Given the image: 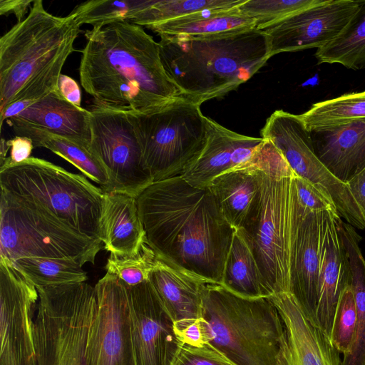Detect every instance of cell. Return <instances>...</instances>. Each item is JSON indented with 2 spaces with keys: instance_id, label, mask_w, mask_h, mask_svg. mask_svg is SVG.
I'll return each instance as SVG.
<instances>
[{
  "instance_id": "3957f363",
  "label": "cell",
  "mask_w": 365,
  "mask_h": 365,
  "mask_svg": "<svg viewBox=\"0 0 365 365\" xmlns=\"http://www.w3.org/2000/svg\"><path fill=\"white\" fill-rule=\"evenodd\" d=\"M164 69L182 97L202 104L250 80L270 58L263 30L205 36H161Z\"/></svg>"
},
{
  "instance_id": "277c9868",
  "label": "cell",
  "mask_w": 365,
  "mask_h": 365,
  "mask_svg": "<svg viewBox=\"0 0 365 365\" xmlns=\"http://www.w3.org/2000/svg\"><path fill=\"white\" fill-rule=\"evenodd\" d=\"M70 14L57 16L36 0L29 15L0 38V113L58 91V82L81 32Z\"/></svg>"
},
{
  "instance_id": "8d00e7d4",
  "label": "cell",
  "mask_w": 365,
  "mask_h": 365,
  "mask_svg": "<svg viewBox=\"0 0 365 365\" xmlns=\"http://www.w3.org/2000/svg\"><path fill=\"white\" fill-rule=\"evenodd\" d=\"M297 198L309 211H331L338 213L329 194L323 189L299 176L294 177Z\"/></svg>"
},
{
  "instance_id": "d6986e66",
  "label": "cell",
  "mask_w": 365,
  "mask_h": 365,
  "mask_svg": "<svg viewBox=\"0 0 365 365\" xmlns=\"http://www.w3.org/2000/svg\"><path fill=\"white\" fill-rule=\"evenodd\" d=\"M259 149L247 164L219 175L208 187L235 230L247 229L257 214L262 185Z\"/></svg>"
},
{
  "instance_id": "1f68e13d",
  "label": "cell",
  "mask_w": 365,
  "mask_h": 365,
  "mask_svg": "<svg viewBox=\"0 0 365 365\" xmlns=\"http://www.w3.org/2000/svg\"><path fill=\"white\" fill-rule=\"evenodd\" d=\"M153 0H91L81 3L70 13L82 26L89 24L93 29L119 21L130 22Z\"/></svg>"
},
{
  "instance_id": "e575fe53",
  "label": "cell",
  "mask_w": 365,
  "mask_h": 365,
  "mask_svg": "<svg viewBox=\"0 0 365 365\" xmlns=\"http://www.w3.org/2000/svg\"><path fill=\"white\" fill-rule=\"evenodd\" d=\"M157 259L153 250L145 243L135 257H119L110 254L105 268L106 272L116 276L125 284L135 286L149 279Z\"/></svg>"
},
{
  "instance_id": "603a6c76",
  "label": "cell",
  "mask_w": 365,
  "mask_h": 365,
  "mask_svg": "<svg viewBox=\"0 0 365 365\" xmlns=\"http://www.w3.org/2000/svg\"><path fill=\"white\" fill-rule=\"evenodd\" d=\"M310 133L316 155L342 182L365 168V118Z\"/></svg>"
},
{
  "instance_id": "74e56055",
  "label": "cell",
  "mask_w": 365,
  "mask_h": 365,
  "mask_svg": "<svg viewBox=\"0 0 365 365\" xmlns=\"http://www.w3.org/2000/svg\"><path fill=\"white\" fill-rule=\"evenodd\" d=\"M174 365H234L222 354L207 345L183 344Z\"/></svg>"
},
{
  "instance_id": "8992f818",
  "label": "cell",
  "mask_w": 365,
  "mask_h": 365,
  "mask_svg": "<svg viewBox=\"0 0 365 365\" xmlns=\"http://www.w3.org/2000/svg\"><path fill=\"white\" fill-rule=\"evenodd\" d=\"M200 322L205 345L234 365H276L284 328L269 297H243L206 284Z\"/></svg>"
},
{
  "instance_id": "f1b7e54d",
  "label": "cell",
  "mask_w": 365,
  "mask_h": 365,
  "mask_svg": "<svg viewBox=\"0 0 365 365\" xmlns=\"http://www.w3.org/2000/svg\"><path fill=\"white\" fill-rule=\"evenodd\" d=\"M298 115L309 132L365 118V91L317 102Z\"/></svg>"
},
{
  "instance_id": "9a60e30c",
  "label": "cell",
  "mask_w": 365,
  "mask_h": 365,
  "mask_svg": "<svg viewBox=\"0 0 365 365\" xmlns=\"http://www.w3.org/2000/svg\"><path fill=\"white\" fill-rule=\"evenodd\" d=\"M136 365H174L183 346L149 279L125 284Z\"/></svg>"
},
{
  "instance_id": "ac0fdd59",
  "label": "cell",
  "mask_w": 365,
  "mask_h": 365,
  "mask_svg": "<svg viewBox=\"0 0 365 365\" xmlns=\"http://www.w3.org/2000/svg\"><path fill=\"white\" fill-rule=\"evenodd\" d=\"M284 324L276 365H341L340 352L301 311L289 292L269 297Z\"/></svg>"
},
{
  "instance_id": "cb8c5ba5",
  "label": "cell",
  "mask_w": 365,
  "mask_h": 365,
  "mask_svg": "<svg viewBox=\"0 0 365 365\" xmlns=\"http://www.w3.org/2000/svg\"><path fill=\"white\" fill-rule=\"evenodd\" d=\"M150 282L175 322V330L201 317L205 282L157 259Z\"/></svg>"
},
{
  "instance_id": "4316f807",
  "label": "cell",
  "mask_w": 365,
  "mask_h": 365,
  "mask_svg": "<svg viewBox=\"0 0 365 365\" xmlns=\"http://www.w3.org/2000/svg\"><path fill=\"white\" fill-rule=\"evenodd\" d=\"M15 136L26 137L34 148L50 150L68 161L85 176L98 184L103 192H108L110 180L108 173L90 149L68 138L46 130L23 125H10Z\"/></svg>"
},
{
  "instance_id": "5bb4252c",
  "label": "cell",
  "mask_w": 365,
  "mask_h": 365,
  "mask_svg": "<svg viewBox=\"0 0 365 365\" xmlns=\"http://www.w3.org/2000/svg\"><path fill=\"white\" fill-rule=\"evenodd\" d=\"M365 0H324L264 29L269 55L320 48L339 37Z\"/></svg>"
},
{
  "instance_id": "44dd1931",
  "label": "cell",
  "mask_w": 365,
  "mask_h": 365,
  "mask_svg": "<svg viewBox=\"0 0 365 365\" xmlns=\"http://www.w3.org/2000/svg\"><path fill=\"white\" fill-rule=\"evenodd\" d=\"M10 125L37 128L68 138L88 148L91 138V112L76 106L55 91L36 101L17 115L6 120Z\"/></svg>"
},
{
  "instance_id": "7c38bea8",
  "label": "cell",
  "mask_w": 365,
  "mask_h": 365,
  "mask_svg": "<svg viewBox=\"0 0 365 365\" xmlns=\"http://www.w3.org/2000/svg\"><path fill=\"white\" fill-rule=\"evenodd\" d=\"M94 287L97 304L87 341L88 365H136L125 284L106 272Z\"/></svg>"
},
{
  "instance_id": "ee69618b",
  "label": "cell",
  "mask_w": 365,
  "mask_h": 365,
  "mask_svg": "<svg viewBox=\"0 0 365 365\" xmlns=\"http://www.w3.org/2000/svg\"><path fill=\"white\" fill-rule=\"evenodd\" d=\"M10 149L9 145L7 143V140L4 138H1V149H0V163L4 162V160L7 158L6 153Z\"/></svg>"
},
{
  "instance_id": "836d02e7",
  "label": "cell",
  "mask_w": 365,
  "mask_h": 365,
  "mask_svg": "<svg viewBox=\"0 0 365 365\" xmlns=\"http://www.w3.org/2000/svg\"><path fill=\"white\" fill-rule=\"evenodd\" d=\"M323 1L245 0L239 6V11L255 21L257 29L263 30L293 14L319 4Z\"/></svg>"
},
{
  "instance_id": "6da1fadb",
  "label": "cell",
  "mask_w": 365,
  "mask_h": 365,
  "mask_svg": "<svg viewBox=\"0 0 365 365\" xmlns=\"http://www.w3.org/2000/svg\"><path fill=\"white\" fill-rule=\"evenodd\" d=\"M146 243L158 258L208 284H222L235 229L207 189L180 175L155 181L137 197Z\"/></svg>"
},
{
  "instance_id": "83f0119b",
  "label": "cell",
  "mask_w": 365,
  "mask_h": 365,
  "mask_svg": "<svg viewBox=\"0 0 365 365\" xmlns=\"http://www.w3.org/2000/svg\"><path fill=\"white\" fill-rule=\"evenodd\" d=\"M360 239L351 236L344 241L350 267L351 287L357 311L354 339L341 365H365V259L359 247Z\"/></svg>"
},
{
  "instance_id": "7bdbcfd3",
  "label": "cell",
  "mask_w": 365,
  "mask_h": 365,
  "mask_svg": "<svg viewBox=\"0 0 365 365\" xmlns=\"http://www.w3.org/2000/svg\"><path fill=\"white\" fill-rule=\"evenodd\" d=\"M346 184L365 215V168L349 180Z\"/></svg>"
},
{
  "instance_id": "ba28073f",
  "label": "cell",
  "mask_w": 365,
  "mask_h": 365,
  "mask_svg": "<svg viewBox=\"0 0 365 365\" xmlns=\"http://www.w3.org/2000/svg\"><path fill=\"white\" fill-rule=\"evenodd\" d=\"M33 333L37 365H88L95 287L85 282L36 287Z\"/></svg>"
},
{
  "instance_id": "60d3db41",
  "label": "cell",
  "mask_w": 365,
  "mask_h": 365,
  "mask_svg": "<svg viewBox=\"0 0 365 365\" xmlns=\"http://www.w3.org/2000/svg\"><path fill=\"white\" fill-rule=\"evenodd\" d=\"M60 94L68 101L76 106L81 104V91L76 80L65 74H61L58 82Z\"/></svg>"
},
{
  "instance_id": "8fae6325",
  "label": "cell",
  "mask_w": 365,
  "mask_h": 365,
  "mask_svg": "<svg viewBox=\"0 0 365 365\" xmlns=\"http://www.w3.org/2000/svg\"><path fill=\"white\" fill-rule=\"evenodd\" d=\"M91 152L106 169L109 192L137 197L153 180L145 168L141 148L127 112L92 105Z\"/></svg>"
},
{
  "instance_id": "5b68a950",
  "label": "cell",
  "mask_w": 365,
  "mask_h": 365,
  "mask_svg": "<svg viewBox=\"0 0 365 365\" xmlns=\"http://www.w3.org/2000/svg\"><path fill=\"white\" fill-rule=\"evenodd\" d=\"M258 158L260 203L255 220L245 230L271 297L289 292L293 243L302 206L294 182L297 175L269 140L264 139Z\"/></svg>"
},
{
  "instance_id": "2e32d148",
  "label": "cell",
  "mask_w": 365,
  "mask_h": 365,
  "mask_svg": "<svg viewBox=\"0 0 365 365\" xmlns=\"http://www.w3.org/2000/svg\"><path fill=\"white\" fill-rule=\"evenodd\" d=\"M328 212L309 211L302 206L293 243L289 293L304 316L315 326Z\"/></svg>"
},
{
  "instance_id": "30bf717a",
  "label": "cell",
  "mask_w": 365,
  "mask_h": 365,
  "mask_svg": "<svg viewBox=\"0 0 365 365\" xmlns=\"http://www.w3.org/2000/svg\"><path fill=\"white\" fill-rule=\"evenodd\" d=\"M200 106L181 97L148 111L127 112L141 148L144 165L153 182L180 175L202 147L207 117Z\"/></svg>"
},
{
  "instance_id": "9c48e42d",
  "label": "cell",
  "mask_w": 365,
  "mask_h": 365,
  "mask_svg": "<svg viewBox=\"0 0 365 365\" xmlns=\"http://www.w3.org/2000/svg\"><path fill=\"white\" fill-rule=\"evenodd\" d=\"M102 242L68 227L42 209L1 190L0 259L24 257L94 264Z\"/></svg>"
},
{
  "instance_id": "52a82bcc",
  "label": "cell",
  "mask_w": 365,
  "mask_h": 365,
  "mask_svg": "<svg viewBox=\"0 0 365 365\" xmlns=\"http://www.w3.org/2000/svg\"><path fill=\"white\" fill-rule=\"evenodd\" d=\"M0 185L1 190L42 209L76 231L101 240L104 192L85 176L31 157L0 168Z\"/></svg>"
},
{
  "instance_id": "f35d334b",
  "label": "cell",
  "mask_w": 365,
  "mask_h": 365,
  "mask_svg": "<svg viewBox=\"0 0 365 365\" xmlns=\"http://www.w3.org/2000/svg\"><path fill=\"white\" fill-rule=\"evenodd\" d=\"M10 147V155L0 163V168L14 165L31 158L34 145L31 139L26 137L15 136L7 140Z\"/></svg>"
},
{
  "instance_id": "484cf974",
  "label": "cell",
  "mask_w": 365,
  "mask_h": 365,
  "mask_svg": "<svg viewBox=\"0 0 365 365\" xmlns=\"http://www.w3.org/2000/svg\"><path fill=\"white\" fill-rule=\"evenodd\" d=\"M255 28V21L241 14L237 6L201 11L148 29L160 36H205Z\"/></svg>"
},
{
  "instance_id": "7a4b0ae2",
  "label": "cell",
  "mask_w": 365,
  "mask_h": 365,
  "mask_svg": "<svg viewBox=\"0 0 365 365\" xmlns=\"http://www.w3.org/2000/svg\"><path fill=\"white\" fill-rule=\"evenodd\" d=\"M85 36L79 76L93 104L145 112L182 97L164 69L158 42L143 26L123 21Z\"/></svg>"
},
{
  "instance_id": "ffe728a7",
  "label": "cell",
  "mask_w": 365,
  "mask_h": 365,
  "mask_svg": "<svg viewBox=\"0 0 365 365\" xmlns=\"http://www.w3.org/2000/svg\"><path fill=\"white\" fill-rule=\"evenodd\" d=\"M336 214L328 212L322 243L319 295L316 312V325L330 341L339 297L350 284L349 262L335 222Z\"/></svg>"
},
{
  "instance_id": "e0dca14e",
  "label": "cell",
  "mask_w": 365,
  "mask_h": 365,
  "mask_svg": "<svg viewBox=\"0 0 365 365\" xmlns=\"http://www.w3.org/2000/svg\"><path fill=\"white\" fill-rule=\"evenodd\" d=\"M207 133L201 149L180 175L187 183L207 189L219 175L247 164L264 142L261 137H250L226 128L206 118Z\"/></svg>"
},
{
  "instance_id": "d590c367",
  "label": "cell",
  "mask_w": 365,
  "mask_h": 365,
  "mask_svg": "<svg viewBox=\"0 0 365 365\" xmlns=\"http://www.w3.org/2000/svg\"><path fill=\"white\" fill-rule=\"evenodd\" d=\"M356 320V305L349 284L339 297L331 334V344L343 355L348 354L350 351Z\"/></svg>"
},
{
  "instance_id": "d4e9b609",
  "label": "cell",
  "mask_w": 365,
  "mask_h": 365,
  "mask_svg": "<svg viewBox=\"0 0 365 365\" xmlns=\"http://www.w3.org/2000/svg\"><path fill=\"white\" fill-rule=\"evenodd\" d=\"M221 285L243 297H270L255 258L251 239L244 229L234 232Z\"/></svg>"
},
{
  "instance_id": "b9f144b4",
  "label": "cell",
  "mask_w": 365,
  "mask_h": 365,
  "mask_svg": "<svg viewBox=\"0 0 365 365\" xmlns=\"http://www.w3.org/2000/svg\"><path fill=\"white\" fill-rule=\"evenodd\" d=\"M34 2L32 0H1L0 14L8 16L13 14L18 22H21Z\"/></svg>"
},
{
  "instance_id": "7402d4cb",
  "label": "cell",
  "mask_w": 365,
  "mask_h": 365,
  "mask_svg": "<svg viewBox=\"0 0 365 365\" xmlns=\"http://www.w3.org/2000/svg\"><path fill=\"white\" fill-rule=\"evenodd\" d=\"M104 249L119 257H135L146 243L136 197L119 192H104L100 219Z\"/></svg>"
},
{
  "instance_id": "4fadbf2b",
  "label": "cell",
  "mask_w": 365,
  "mask_h": 365,
  "mask_svg": "<svg viewBox=\"0 0 365 365\" xmlns=\"http://www.w3.org/2000/svg\"><path fill=\"white\" fill-rule=\"evenodd\" d=\"M36 287L0 259V365H37L33 326Z\"/></svg>"
},
{
  "instance_id": "d6a6232c",
  "label": "cell",
  "mask_w": 365,
  "mask_h": 365,
  "mask_svg": "<svg viewBox=\"0 0 365 365\" xmlns=\"http://www.w3.org/2000/svg\"><path fill=\"white\" fill-rule=\"evenodd\" d=\"M245 0H153L130 23L149 28L205 10L240 6Z\"/></svg>"
},
{
  "instance_id": "ab89813d",
  "label": "cell",
  "mask_w": 365,
  "mask_h": 365,
  "mask_svg": "<svg viewBox=\"0 0 365 365\" xmlns=\"http://www.w3.org/2000/svg\"><path fill=\"white\" fill-rule=\"evenodd\" d=\"M176 333L183 344L192 346H202L205 345L200 318L176 330Z\"/></svg>"
},
{
  "instance_id": "f546056e",
  "label": "cell",
  "mask_w": 365,
  "mask_h": 365,
  "mask_svg": "<svg viewBox=\"0 0 365 365\" xmlns=\"http://www.w3.org/2000/svg\"><path fill=\"white\" fill-rule=\"evenodd\" d=\"M319 64H340L346 68H365V3L346 29L314 54Z\"/></svg>"
},
{
  "instance_id": "4dcf8cb0",
  "label": "cell",
  "mask_w": 365,
  "mask_h": 365,
  "mask_svg": "<svg viewBox=\"0 0 365 365\" xmlns=\"http://www.w3.org/2000/svg\"><path fill=\"white\" fill-rule=\"evenodd\" d=\"M9 263L36 287L85 282L88 279L82 266L71 259L24 257Z\"/></svg>"
}]
</instances>
